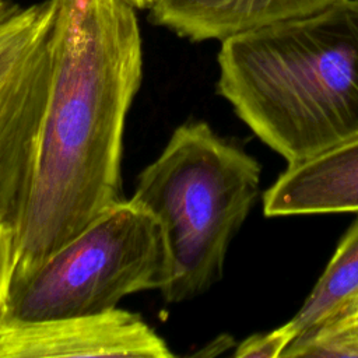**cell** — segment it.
I'll return each mask as SVG.
<instances>
[{
  "label": "cell",
  "instance_id": "6da1fadb",
  "mask_svg": "<svg viewBox=\"0 0 358 358\" xmlns=\"http://www.w3.org/2000/svg\"><path fill=\"white\" fill-rule=\"evenodd\" d=\"M134 10L124 0H55L50 83L13 229L11 275L35 268L120 200L124 124L143 77Z\"/></svg>",
  "mask_w": 358,
  "mask_h": 358
},
{
  "label": "cell",
  "instance_id": "7a4b0ae2",
  "mask_svg": "<svg viewBox=\"0 0 358 358\" xmlns=\"http://www.w3.org/2000/svg\"><path fill=\"white\" fill-rule=\"evenodd\" d=\"M217 91L288 165L358 137V0L221 42Z\"/></svg>",
  "mask_w": 358,
  "mask_h": 358
},
{
  "label": "cell",
  "instance_id": "3957f363",
  "mask_svg": "<svg viewBox=\"0 0 358 358\" xmlns=\"http://www.w3.org/2000/svg\"><path fill=\"white\" fill-rule=\"evenodd\" d=\"M260 164L208 123L178 126L137 176L131 199L162 225L171 277L166 303L190 301L221 280L232 238L260 186Z\"/></svg>",
  "mask_w": 358,
  "mask_h": 358
},
{
  "label": "cell",
  "instance_id": "277c9868",
  "mask_svg": "<svg viewBox=\"0 0 358 358\" xmlns=\"http://www.w3.org/2000/svg\"><path fill=\"white\" fill-rule=\"evenodd\" d=\"M171 277L162 225L134 199L119 200L28 273L11 275L0 319L102 313Z\"/></svg>",
  "mask_w": 358,
  "mask_h": 358
},
{
  "label": "cell",
  "instance_id": "5b68a950",
  "mask_svg": "<svg viewBox=\"0 0 358 358\" xmlns=\"http://www.w3.org/2000/svg\"><path fill=\"white\" fill-rule=\"evenodd\" d=\"M55 0L0 14V225L14 229L29 190L50 83Z\"/></svg>",
  "mask_w": 358,
  "mask_h": 358
},
{
  "label": "cell",
  "instance_id": "8992f818",
  "mask_svg": "<svg viewBox=\"0 0 358 358\" xmlns=\"http://www.w3.org/2000/svg\"><path fill=\"white\" fill-rule=\"evenodd\" d=\"M57 357L172 358L173 354L141 316L119 306L48 320L0 319V358Z\"/></svg>",
  "mask_w": 358,
  "mask_h": 358
},
{
  "label": "cell",
  "instance_id": "52a82bcc",
  "mask_svg": "<svg viewBox=\"0 0 358 358\" xmlns=\"http://www.w3.org/2000/svg\"><path fill=\"white\" fill-rule=\"evenodd\" d=\"M266 217L358 213V137L288 165L263 194Z\"/></svg>",
  "mask_w": 358,
  "mask_h": 358
},
{
  "label": "cell",
  "instance_id": "ba28073f",
  "mask_svg": "<svg viewBox=\"0 0 358 358\" xmlns=\"http://www.w3.org/2000/svg\"><path fill=\"white\" fill-rule=\"evenodd\" d=\"M336 0H155L154 24L192 42L225 41L278 21L316 13Z\"/></svg>",
  "mask_w": 358,
  "mask_h": 358
},
{
  "label": "cell",
  "instance_id": "9c48e42d",
  "mask_svg": "<svg viewBox=\"0 0 358 358\" xmlns=\"http://www.w3.org/2000/svg\"><path fill=\"white\" fill-rule=\"evenodd\" d=\"M357 301L358 218L343 236L331 260L302 308L284 324L292 341L282 357H292L299 347L340 319Z\"/></svg>",
  "mask_w": 358,
  "mask_h": 358
},
{
  "label": "cell",
  "instance_id": "30bf717a",
  "mask_svg": "<svg viewBox=\"0 0 358 358\" xmlns=\"http://www.w3.org/2000/svg\"><path fill=\"white\" fill-rule=\"evenodd\" d=\"M295 357H358V301L334 323L299 347Z\"/></svg>",
  "mask_w": 358,
  "mask_h": 358
},
{
  "label": "cell",
  "instance_id": "8fae6325",
  "mask_svg": "<svg viewBox=\"0 0 358 358\" xmlns=\"http://www.w3.org/2000/svg\"><path fill=\"white\" fill-rule=\"evenodd\" d=\"M292 337L287 327L282 324L266 334H256L242 341L235 357L238 358H278L282 357L285 350L289 347Z\"/></svg>",
  "mask_w": 358,
  "mask_h": 358
},
{
  "label": "cell",
  "instance_id": "7c38bea8",
  "mask_svg": "<svg viewBox=\"0 0 358 358\" xmlns=\"http://www.w3.org/2000/svg\"><path fill=\"white\" fill-rule=\"evenodd\" d=\"M13 273V229L7 228L0 234V316L7 298Z\"/></svg>",
  "mask_w": 358,
  "mask_h": 358
},
{
  "label": "cell",
  "instance_id": "4fadbf2b",
  "mask_svg": "<svg viewBox=\"0 0 358 358\" xmlns=\"http://www.w3.org/2000/svg\"><path fill=\"white\" fill-rule=\"evenodd\" d=\"M126 3L131 4L134 8H150L155 0H124Z\"/></svg>",
  "mask_w": 358,
  "mask_h": 358
},
{
  "label": "cell",
  "instance_id": "5bb4252c",
  "mask_svg": "<svg viewBox=\"0 0 358 358\" xmlns=\"http://www.w3.org/2000/svg\"><path fill=\"white\" fill-rule=\"evenodd\" d=\"M6 7H7L6 6V0H0V14L6 10Z\"/></svg>",
  "mask_w": 358,
  "mask_h": 358
},
{
  "label": "cell",
  "instance_id": "9a60e30c",
  "mask_svg": "<svg viewBox=\"0 0 358 358\" xmlns=\"http://www.w3.org/2000/svg\"><path fill=\"white\" fill-rule=\"evenodd\" d=\"M7 228H10V227H6V225H0V234L4 231V229H7ZM13 229V228H11Z\"/></svg>",
  "mask_w": 358,
  "mask_h": 358
}]
</instances>
